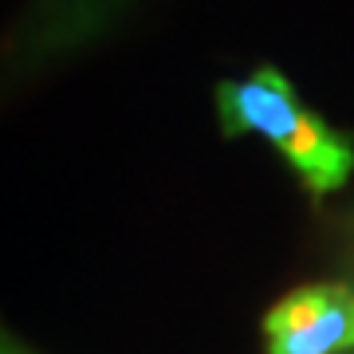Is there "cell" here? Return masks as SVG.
I'll return each mask as SVG.
<instances>
[{"label": "cell", "instance_id": "1", "mask_svg": "<svg viewBox=\"0 0 354 354\" xmlns=\"http://www.w3.org/2000/svg\"><path fill=\"white\" fill-rule=\"evenodd\" d=\"M216 118L225 138H264L315 201L342 189L354 174V138L311 111L272 64H260L244 79H225L216 87Z\"/></svg>", "mask_w": 354, "mask_h": 354}, {"label": "cell", "instance_id": "3", "mask_svg": "<svg viewBox=\"0 0 354 354\" xmlns=\"http://www.w3.org/2000/svg\"><path fill=\"white\" fill-rule=\"evenodd\" d=\"M268 354H346L354 351V288L304 283L264 315Z\"/></svg>", "mask_w": 354, "mask_h": 354}, {"label": "cell", "instance_id": "2", "mask_svg": "<svg viewBox=\"0 0 354 354\" xmlns=\"http://www.w3.org/2000/svg\"><path fill=\"white\" fill-rule=\"evenodd\" d=\"M130 4L134 0H28L0 39V71L20 79L64 64L106 36Z\"/></svg>", "mask_w": 354, "mask_h": 354}, {"label": "cell", "instance_id": "4", "mask_svg": "<svg viewBox=\"0 0 354 354\" xmlns=\"http://www.w3.org/2000/svg\"><path fill=\"white\" fill-rule=\"evenodd\" d=\"M0 354H36V351H28L16 335H8V330L0 327Z\"/></svg>", "mask_w": 354, "mask_h": 354}]
</instances>
